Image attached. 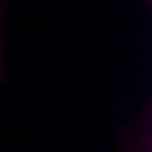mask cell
<instances>
[{
	"instance_id": "obj_1",
	"label": "cell",
	"mask_w": 152,
	"mask_h": 152,
	"mask_svg": "<svg viewBox=\"0 0 152 152\" xmlns=\"http://www.w3.org/2000/svg\"><path fill=\"white\" fill-rule=\"evenodd\" d=\"M11 7H13V0H0V33L4 29L7 16L11 15Z\"/></svg>"
},
{
	"instance_id": "obj_2",
	"label": "cell",
	"mask_w": 152,
	"mask_h": 152,
	"mask_svg": "<svg viewBox=\"0 0 152 152\" xmlns=\"http://www.w3.org/2000/svg\"><path fill=\"white\" fill-rule=\"evenodd\" d=\"M138 2H140V4H143L145 7H150V2H152V0H138Z\"/></svg>"
}]
</instances>
